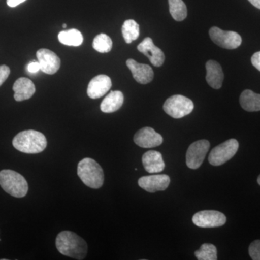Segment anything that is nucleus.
<instances>
[{
  "instance_id": "f257e3e1",
  "label": "nucleus",
  "mask_w": 260,
  "mask_h": 260,
  "mask_svg": "<svg viewBox=\"0 0 260 260\" xmlns=\"http://www.w3.org/2000/svg\"><path fill=\"white\" fill-rule=\"evenodd\" d=\"M57 250L63 255L82 260L86 257L88 245L85 240L74 232L64 231L56 239Z\"/></svg>"
},
{
  "instance_id": "f03ea898",
  "label": "nucleus",
  "mask_w": 260,
  "mask_h": 260,
  "mask_svg": "<svg viewBox=\"0 0 260 260\" xmlns=\"http://www.w3.org/2000/svg\"><path fill=\"white\" fill-rule=\"evenodd\" d=\"M13 145L16 150L24 153H42L47 146V140L44 134L36 130L20 132L13 138Z\"/></svg>"
},
{
  "instance_id": "7ed1b4c3",
  "label": "nucleus",
  "mask_w": 260,
  "mask_h": 260,
  "mask_svg": "<svg viewBox=\"0 0 260 260\" xmlns=\"http://www.w3.org/2000/svg\"><path fill=\"white\" fill-rule=\"evenodd\" d=\"M78 175L85 185L92 189H99L104 184V170L93 159L85 158L80 160Z\"/></svg>"
},
{
  "instance_id": "20e7f679",
  "label": "nucleus",
  "mask_w": 260,
  "mask_h": 260,
  "mask_svg": "<svg viewBox=\"0 0 260 260\" xmlns=\"http://www.w3.org/2000/svg\"><path fill=\"white\" fill-rule=\"evenodd\" d=\"M0 186L8 194L21 198L27 194L28 184L25 178L15 171L5 169L0 172Z\"/></svg>"
},
{
  "instance_id": "39448f33",
  "label": "nucleus",
  "mask_w": 260,
  "mask_h": 260,
  "mask_svg": "<svg viewBox=\"0 0 260 260\" xmlns=\"http://www.w3.org/2000/svg\"><path fill=\"white\" fill-rule=\"evenodd\" d=\"M194 107V103L191 99L181 95H172L164 104V112L174 119H181L189 115Z\"/></svg>"
},
{
  "instance_id": "423d86ee",
  "label": "nucleus",
  "mask_w": 260,
  "mask_h": 260,
  "mask_svg": "<svg viewBox=\"0 0 260 260\" xmlns=\"http://www.w3.org/2000/svg\"><path fill=\"white\" fill-rule=\"evenodd\" d=\"M239 142L236 139L226 140L214 148L210 152L208 160L215 167L223 165L235 155L239 150Z\"/></svg>"
},
{
  "instance_id": "0eeeda50",
  "label": "nucleus",
  "mask_w": 260,
  "mask_h": 260,
  "mask_svg": "<svg viewBox=\"0 0 260 260\" xmlns=\"http://www.w3.org/2000/svg\"><path fill=\"white\" fill-rule=\"evenodd\" d=\"M210 39L219 47L226 49H235L240 47L242 39L237 32L226 31L218 27H212L209 30Z\"/></svg>"
},
{
  "instance_id": "6e6552de",
  "label": "nucleus",
  "mask_w": 260,
  "mask_h": 260,
  "mask_svg": "<svg viewBox=\"0 0 260 260\" xmlns=\"http://www.w3.org/2000/svg\"><path fill=\"white\" fill-rule=\"evenodd\" d=\"M210 146L209 141L206 140H198L191 144L186 155L187 167L191 169H197L200 167L204 161Z\"/></svg>"
},
{
  "instance_id": "1a4fd4ad",
  "label": "nucleus",
  "mask_w": 260,
  "mask_h": 260,
  "mask_svg": "<svg viewBox=\"0 0 260 260\" xmlns=\"http://www.w3.org/2000/svg\"><path fill=\"white\" fill-rule=\"evenodd\" d=\"M192 222L200 228L220 227L226 223V217L217 210H203L194 214Z\"/></svg>"
},
{
  "instance_id": "9d476101",
  "label": "nucleus",
  "mask_w": 260,
  "mask_h": 260,
  "mask_svg": "<svg viewBox=\"0 0 260 260\" xmlns=\"http://www.w3.org/2000/svg\"><path fill=\"white\" fill-rule=\"evenodd\" d=\"M41 71L48 75L55 74L61 66V60L55 53L47 49H41L37 52Z\"/></svg>"
},
{
  "instance_id": "9b49d317",
  "label": "nucleus",
  "mask_w": 260,
  "mask_h": 260,
  "mask_svg": "<svg viewBox=\"0 0 260 260\" xmlns=\"http://www.w3.org/2000/svg\"><path fill=\"white\" fill-rule=\"evenodd\" d=\"M164 139L161 135L156 133L151 127L142 128L135 133L134 142L140 148H152L159 146L162 143Z\"/></svg>"
},
{
  "instance_id": "f8f14e48",
  "label": "nucleus",
  "mask_w": 260,
  "mask_h": 260,
  "mask_svg": "<svg viewBox=\"0 0 260 260\" xmlns=\"http://www.w3.org/2000/svg\"><path fill=\"white\" fill-rule=\"evenodd\" d=\"M170 181V178L166 174H153L140 178L138 185L144 190L153 193L167 189Z\"/></svg>"
},
{
  "instance_id": "ddd939ff",
  "label": "nucleus",
  "mask_w": 260,
  "mask_h": 260,
  "mask_svg": "<svg viewBox=\"0 0 260 260\" xmlns=\"http://www.w3.org/2000/svg\"><path fill=\"white\" fill-rule=\"evenodd\" d=\"M138 50L146 56L153 66H162L165 61V55L164 52L160 48L154 44L151 38H145L144 40L138 46Z\"/></svg>"
},
{
  "instance_id": "4468645a",
  "label": "nucleus",
  "mask_w": 260,
  "mask_h": 260,
  "mask_svg": "<svg viewBox=\"0 0 260 260\" xmlns=\"http://www.w3.org/2000/svg\"><path fill=\"white\" fill-rule=\"evenodd\" d=\"M112 80L105 75H99L90 80L88 84L87 93L90 99L102 98L112 88Z\"/></svg>"
},
{
  "instance_id": "2eb2a0df",
  "label": "nucleus",
  "mask_w": 260,
  "mask_h": 260,
  "mask_svg": "<svg viewBox=\"0 0 260 260\" xmlns=\"http://www.w3.org/2000/svg\"><path fill=\"white\" fill-rule=\"evenodd\" d=\"M126 64L131 71L133 78L138 83L145 85L153 80V70L149 65L140 64L133 59H127Z\"/></svg>"
},
{
  "instance_id": "dca6fc26",
  "label": "nucleus",
  "mask_w": 260,
  "mask_h": 260,
  "mask_svg": "<svg viewBox=\"0 0 260 260\" xmlns=\"http://www.w3.org/2000/svg\"><path fill=\"white\" fill-rule=\"evenodd\" d=\"M143 167L147 172L157 174L165 169V162L162 160L161 153L155 150H149L143 155Z\"/></svg>"
},
{
  "instance_id": "f3484780",
  "label": "nucleus",
  "mask_w": 260,
  "mask_h": 260,
  "mask_svg": "<svg viewBox=\"0 0 260 260\" xmlns=\"http://www.w3.org/2000/svg\"><path fill=\"white\" fill-rule=\"evenodd\" d=\"M14 99L16 102L28 100L34 95L36 87L31 80L26 78H20L15 82L13 85Z\"/></svg>"
},
{
  "instance_id": "a211bd4d",
  "label": "nucleus",
  "mask_w": 260,
  "mask_h": 260,
  "mask_svg": "<svg viewBox=\"0 0 260 260\" xmlns=\"http://www.w3.org/2000/svg\"><path fill=\"white\" fill-rule=\"evenodd\" d=\"M206 80L214 89H220L223 85L224 74L221 66L217 61L209 60L206 63Z\"/></svg>"
},
{
  "instance_id": "6ab92c4d",
  "label": "nucleus",
  "mask_w": 260,
  "mask_h": 260,
  "mask_svg": "<svg viewBox=\"0 0 260 260\" xmlns=\"http://www.w3.org/2000/svg\"><path fill=\"white\" fill-rule=\"evenodd\" d=\"M124 103V95L119 90L111 91L101 104V110L104 113H113L119 110Z\"/></svg>"
},
{
  "instance_id": "aec40b11",
  "label": "nucleus",
  "mask_w": 260,
  "mask_h": 260,
  "mask_svg": "<svg viewBox=\"0 0 260 260\" xmlns=\"http://www.w3.org/2000/svg\"><path fill=\"white\" fill-rule=\"evenodd\" d=\"M241 106L246 112H253L260 111V94L251 90H245L241 94L239 99Z\"/></svg>"
},
{
  "instance_id": "412c9836",
  "label": "nucleus",
  "mask_w": 260,
  "mask_h": 260,
  "mask_svg": "<svg viewBox=\"0 0 260 260\" xmlns=\"http://www.w3.org/2000/svg\"><path fill=\"white\" fill-rule=\"evenodd\" d=\"M58 39L61 44L70 47H79L83 42V35L77 29L62 30L58 35Z\"/></svg>"
},
{
  "instance_id": "4be33fe9",
  "label": "nucleus",
  "mask_w": 260,
  "mask_h": 260,
  "mask_svg": "<svg viewBox=\"0 0 260 260\" xmlns=\"http://www.w3.org/2000/svg\"><path fill=\"white\" fill-rule=\"evenodd\" d=\"M121 32L126 44H131L139 37V25L134 20H126L123 24Z\"/></svg>"
},
{
  "instance_id": "5701e85b",
  "label": "nucleus",
  "mask_w": 260,
  "mask_h": 260,
  "mask_svg": "<svg viewBox=\"0 0 260 260\" xmlns=\"http://www.w3.org/2000/svg\"><path fill=\"white\" fill-rule=\"evenodd\" d=\"M169 11L177 21H183L187 16V9L183 0H169Z\"/></svg>"
},
{
  "instance_id": "b1692460",
  "label": "nucleus",
  "mask_w": 260,
  "mask_h": 260,
  "mask_svg": "<svg viewBox=\"0 0 260 260\" xmlns=\"http://www.w3.org/2000/svg\"><path fill=\"white\" fill-rule=\"evenodd\" d=\"M113 43L112 39L105 34L97 35L93 39V47L99 53H108L112 50Z\"/></svg>"
},
{
  "instance_id": "393cba45",
  "label": "nucleus",
  "mask_w": 260,
  "mask_h": 260,
  "mask_svg": "<svg viewBox=\"0 0 260 260\" xmlns=\"http://www.w3.org/2000/svg\"><path fill=\"white\" fill-rule=\"evenodd\" d=\"M195 256L199 260H216L218 259L217 249L213 244H203L198 250L195 251Z\"/></svg>"
},
{
  "instance_id": "a878e982",
  "label": "nucleus",
  "mask_w": 260,
  "mask_h": 260,
  "mask_svg": "<svg viewBox=\"0 0 260 260\" xmlns=\"http://www.w3.org/2000/svg\"><path fill=\"white\" fill-rule=\"evenodd\" d=\"M249 254L253 260H260V240H256L250 244Z\"/></svg>"
},
{
  "instance_id": "bb28decb",
  "label": "nucleus",
  "mask_w": 260,
  "mask_h": 260,
  "mask_svg": "<svg viewBox=\"0 0 260 260\" xmlns=\"http://www.w3.org/2000/svg\"><path fill=\"white\" fill-rule=\"evenodd\" d=\"M10 74L9 67L7 65H1L0 66V86L4 83L5 80L8 79Z\"/></svg>"
},
{
  "instance_id": "cd10ccee",
  "label": "nucleus",
  "mask_w": 260,
  "mask_h": 260,
  "mask_svg": "<svg viewBox=\"0 0 260 260\" xmlns=\"http://www.w3.org/2000/svg\"><path fill=\"white\" fill-rule=\"evenodd\" d=\"M251 61L253 66L260 71V51L253 54V56H251Z\"/></svg>"
},
{
  "instance_id": "c85d7f7f",
  "label": "nucleus",
  "mask_w": 260,
  "mask_h": 260,
  "mask_svg": "<svg viewBox=\"0 0 260 260\" xmlns=\"http://www.w3.org/2000/svg\"><path fill=\"white\" fill-rule=\"evenodd\" d=\"M27 70L29 73H37L39 70H41L40 64L39 61H32L27 67Z\"/></svg>"
},
{
  "instance_id": "c756f323",
  "label": "nucleus",
  "mask_w": 260,
  "mask_h": 260,
  "mask_svg": "<svg viewBox=\"0 0 260 260\" xmlns=\"http://www.w3.org/2000/svg\"><path fill=\"white\" fill-rule=\"evenodd\" d=\"M25 1L26 0H7V4L10 8H15V7L18 6V5L21 4V3Z\"/></svg>"
},
{
  "instance_id": "7c9ffc66",
  "label": "nucleus",
  "mask_w": 260,
  "mask_h": 260,
  "mask_svg": "<svg viewBox=\"0 0 260 260\" xmlns=\"http://www.w3.org/2000/svg\"><path fill=\"white\" fill-rule=\"evenodd\" d=\"M249 2L253 6L260 10V0H249Z\"/></svg>"
},
{
  "instance_id": "2f4dec72",
  "label": "nucleus",
  "mask_w": 260,
  "mask_h": 260,
  "mask_svg": "<svg viewBox=\"0 0 260 260\" xmlns=\"http://www.w3.org/2000/svg\"><path fill=\"white\" fill-rule=\"evenodd\" d=\"M257 182L258 184H259V185L260 186V175L257 178Z\"/></svg>"
},
{
  "instance_id": "473e14b6",
  "label": "nucleus",
  "mask_w": 260,
  "mask_h": 260,
  "mask_svg": "<svg viewBox=\"0 0 260 260\" xmlns=\"http://www.w3.org/2000/svg\"><path fill=\"white\" fill-rule=\"evenodd\" d=\"M63 28H67V24H63Z\"/></svg>"
}]
</instances>
